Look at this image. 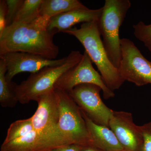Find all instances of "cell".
Masks as SVG:
<instances>
[{
    "label": "cell",
    "instance_id": "1",
    "mask_svg": "<svg viewBox=\"0 0 151 151\" xmlns=\"http://www.w3.org/2000/svg\"><path fill=\"white\" fill-rule=\"evenodd\" d=\"M49 20L40 16L30 24L13 23L0 35V55L23 52L56 59L59 48L53 42L57 33L47 29Z\"/></svg>",
    "mask_w": 151,
    "mask_h": 151
},
{
    "label": "cell",
    "instance_id": "2",
    "mask_svg": "<svg viewBox=\"0 0 151 151\" xmlns=\"http://www.w3.org/2000/svg\"><path fill=\"white\" fill-rule=\"evenodd\" d=\"M63 33L75 37L82 45L92 63L96 65L105 84L114 92L125 81L119 69L111 63L98 30L96 21L82 23L79 28L74 27Z\"/></svg>",
    "mask_w": 151,
    "mask_h": 151
},
{
    "label": "cell",
    "instance_id": "3",
    "mask_svg": "<svg viewBox=\"0 0 151 151\" xmlns=\"http://www.w3.org/2000/svg\"><path fill=\"white\" fill-rule=\"evenodd\" d=\"M37 102V109L31 118L44 151L70 144L58 127V99L55 89L40 96Z\"/></svg>",
    "mask_w": 151,
    "mask_h": 151
},
{
    "label": "cell",
    "instance_id": "4",
    "mask_svg": "<svg viewBox=\"0 0 151 151\" xmlns=\"http://www.w3.org/2000/svg\"><path fill=\"white\" fill-rule=\"evenodd\" d=\"M83 54L78 51H72L61 65L47 66L35 73L22 82L16 88V97L21 104L37 101L40 96L53 91L54 85L60 77L68 70L78 64Z\"/></svg>",
    "mask_w": 151,
    "mask_h": 151
},
{
    "label": "cell",
    "instance_id": "5",
    "mask_svg": "<svg viewBox=\"0 0 151 151\" xmlns=\"http://www.w3.org/2000/svg\"><path fill=\"white\" fill-rule=\"evenodd\" d=\"M129 0H106L97 21L98 30L111 63L119 68L122 59L120 29L131 7Z\"/></svg>",
    "mask_w": 151,
    "mask_h": 151
},
{
    "label": "cell",
    "instance_id": "6",
    "mask_svg": "<svg viewBox=\"0 0 151 151\" xmlns=\"http://www.w3.org/2000/svg\"><path fill=\"white\" fill-rule=\"evenodd\" d=\"M55 89L58 99V127L70 144L93 145L81 109L67 92Z\"/></svg>",
    "mask_w": 151,
    "mask_h": 151
},
{
    "label": "cell",
    "instance_id": "7",
    "mask_svg": "<svg viewBox=\"0 0 151 151\" xmlns=\"http://www.w3.org/2000/svg\"><path fill=\"white\" fill-rule=\"evenodd\" d=\"M122 59L118 69L124 81L138 86L151 84V62L132 40L121 39Z\"/></svg>",
    "mask_w": 151,
    "mask_h": 151
},
{
    "label": "cell",
    "instance_id": "8",
    "mask_svg": "<svg viewBox=\"0 0 151 151\" xmlns=\"http://www.w3.org/2000/svg\"><path fill=\"white\" fill-rule=\"evenodd\" d=\"M83 84L99 86L105 100L115 96L114 92L108 88L101 75L93 67L92 60L85 51L80 62L60 77L55 84L54 89L68 93L76 86Z\"/></svg>",
    "mask_w": 151,
    "mask_h": 151
},
{
    "label": "cell",
    "instance_id": "9",
    "mask_svg": "<svg viewBox=\"0 0 151 151\" xmlns=\"http://www.w3.org/2000/svg\"><path fill=\"white\" fill-rule=\"evenodd\" d=\"M101 88L91 84H83L76 86L68 92L81 111L94 123L109 127L113 111L104 104L101 99Z\"/></svg>",
    "mask_w": 151,
    "mask_h": 151
},
{
    "label": "cell",
    "instance_id": "10",
    "mask_svg": "<svg viewBox=\"0 0 151 151\" xmlns=\"http://www.w3.org/2000/svg\"><path fill=\"white\" fill-rule=\"evenodd\" d=\"M0 59L3 60L6 65V78L12 81L14 76L22 72L35 73L45 67L62 65L67 57L50 60L27 52H12L0 55Z\"/></svg>",
    "mask_w": 151,
    "mask_h": 151
},
{
    "label": "cell",
    "instance_id": "11",
    "mask_svg": "<svg viewBox=\"0 0 151 151\" xmlns=\"http://www.w3.org/2000/svg\"><path fill=\"white\" fill-rule=\"evenodd\" d=\"M109 127L126 151H142L143 139L140 127L134 123L132 113L114 111Z\"/></svg>",
    "mask_w": 151,
    "mask_h": 151
},
{
    "label": "cell",
    "instance_id": "12",
    "mask_svg": "<svg viewBox=\"0 0 151 151\" xmlns=\"http://www.w3.org/2000/svg\"><path fill=\"white\" fill-rule=\"evenodd\" d=\"M103 11V7L96 9H80L60 14L50 19L47 29L56 33L63 32L80 23L98 21Z\"/></svg>",
    "mask_w": 151,
    "mask_h": 151
},
{
    "label": "cell",
    "instance_id": "13",
    "mask_svg": "<svg viewBox=\"0 0 151 151\" xmlns=\"http://www.w3.org/2000/svg\"><path fill=\"white\" fill-rule=\"evenodd\" d=\"M81 112L93 145L102 151L125 150L109 127L94 123L85 113Z\"/></svg>",
    "mask_w": 151,
    "mask_h": 151
},
{
    "label": "cell",
    "instance_id": "14",
    "mask_svg": "<svg viewBox=\"0 0 151 151\" xmlns=\"http://www.w3.org/2000/svg\"><path fill=\"white\" fill-rule=\"evenodd\" d=\"M86 8V6L78 0H43L40 15L50 20L60 14Z\"/></svg>",
    "mask_w": 151,
    "mask_h": 151
},
{
    "label": "cell",
    "instance_id": "15",
    "mask_svg": "<svg viewBox=\"0 0 151 151\" xmlns=\"http://www.w3.org/2000/svg\"><path fill=\"white\" fill-rule=\"evenodd\" d=\"M7 70L5 62L0 59V104L3 107L12 108L18 102L16 97L17 85L6 79Z\"/></svg>",
    "mask_w": 151,
    "mask_h": 151
},
{
    "label": "cell",
    "instance_id": "16",
    "mask_svg": "<svg viewBox=\"0 0 151 151\" xmlns=\"http://www.w3.org/2000/svg\"><path fill=\"white\" fill-rule=\"evenodd\" d=\"M1 151H44L34 130L29 134L7 143H3Z\"/></svg>",
    "mask_w": 151,
    "mask_h": 151
},
{
    "label": "cell",
    "instance_id": "17",
    "mask_svg": "<svg viewBox=\"0 0 151 151\" xmlns=\"http://www.w3.org/2000/svg\"><path fill=\"white\" fill-rule=\"evenodd\" d=\"M43 0H24L19 9L13 23L30 24L40 16Z\"/></svg>",
    "mask_w": 151,
    "mask_h": 151
},
{
    "label": "cell",
    "instance_id": "18",
    "mask_svg": "<svg viewBox=\"0 0 151 151\" xmlns=\"http://www.w3.org/2000/svg\"><path fill=\"white\" fill-rule=\"evenodd\" d=\"M31 118L18 120L9 127L6 137L3 143H7L26 136L33 131Z\"/></svg>",
    "mask_w": 151,
    "mask_h": 151
},
{
    "label": "cell",
    "instance_id": "19",
    "mask_svg": "<svg viewBox=\"0 0 151 151\" xmlns=\"http://www.w3.org/2000/svg\"><path fill=\"white\" fill-rule=\"evenodd\" d=\"M134 34L135 37L144 43V45L151 52V24H146L140 21L133 25Z\"/></svg>",
    "mask_w": 151,
    "mask_h": 151
},
{
    "label": "cell",
    "instance_id": "20",
    "mask_svg": "<svg viewBox=\"0 0 151 151\" xmlns=\"http://www.w3.org/2000/svg\"><path fill=\"white\" fill-rule=\"evenodd\" d=\"M7 26L13 23L14 19L24 0H6Z\"/></svg>",
    "mask_w": 151,
    "mask_h": 151
},
{
    "label": "cell",
    "instance_id": "21",
    "mask_svg": "<svg viewBox=\"0 0 151 151\" xmlns=\"http://www.w3.org/2000/svg\"><path fill=\"white\" fill-rule=\"evenodd\" d=\"M140 127L143 139L142 151H151V122Z\"/></svg>",
    "mask_w": 151,
    "mask_h": 151
},
{
    "label": "cell",
    "instance_id": "22",
    "mask_svg": "<svg viewBox=\"0 0 151 151\" xmlns=\"http://www.w3.org/2000/svg\"><path fill=\"white\" fill-rule=\"evenodd\" d=\"M7 5L6 1H0V35L6 27Z\"/></svg>",
    "mask_w": 151,
    "mask_h": 151
},
{
    "label": "cell",
    "instance_id": "23",
    "mask_svg": "<svg viewBox=\"0 0 151 151\" xmlns=\"http://www.w3.org/2000/svg\"><path fill=\"white\" fill-rule=\"evenodd\" d=\"M83 147L78 144H68L58 147L50 151H81Z\"/></svg>",
    "mask_w": 151,
    "mask_h": 151
},
{
    "label": "cell",
    "instance_id": "24",
    "mask_svg": "<svg viewBox=\"0 0 151 151\" xmlns=\"http://www.w3.org/2000/svg\"><path fill=\"white\" fill-rule=\"evenodd\" d=\"M81 151H102L93 145L83 146Z\"/></svg>",
    "mask_w": 151,
    "mask_h": 151
},
{
    "label": "cell",
    "instance_id": "25",
    "mask_svg": "<svg viewBox=\"0 0 151 151\" xmlns=\"http://www.w3.org/2000/svg\"><path fill=\"white\" fill-rule=\"evenodd\" d=\"M126 151L125 150H121V151Z\"/></svg>",
    "mask_w": 151,
    "mask_h": 151
}]
</instances>
